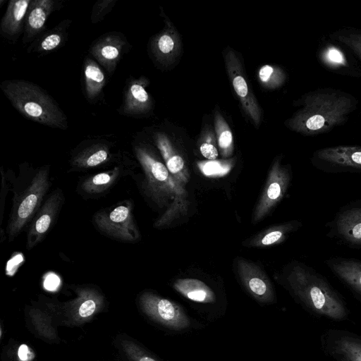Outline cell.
<instances>
[{"label": "cell", "instance_id": "cell-1", "mask_svg": "<svg viewBox=\"0 0 361 361\" xmlns=\"http://www.w3.org/2000/svg\"><path fill=\"white\" fill-rule=\"evenodd\" d=\"M296 104L300 108L288 126L303 135L315 136L344 125L357 109L358 100L347 92L325 87L305 93Z\"/></svg>", "mask_w": 361, "mask_h": 361}, {"label": "cell", "instance_id": "cell-2", "mask_svg": "<svg viewBox=\"0 0 361 361\" xmlns=\"http://www.w3.org/2000/svg\"><path fill=\"white\" fill-rule=\"evenodd\" d=\"M293 295L310 310L340 320L347 315L345 306L326 279L304 264L294 265L287 276Z\"/></svg>", "mask_w": 361, "mask_h": 361}, {"label": "cell", "instance_id": "cell-3", "mask_svg": "<svg viewBox=\"0 0 361 361\" xmlns=\"http://www.w3.org/2000/svg\"><path fill=\"white\" fill-rule=\"evenodd\" d=\"M1 89L13 106L27 119L50 128L66 130L67 117L41 87L25 80L3 81Z\"/></svg>", "mask_w": 361, "mask_h": 361}, {"label": "cell", "instance_id": "cell-4", "mask_svg": "<svg viewBox=\"0 0 361 361\" xmlns=\"http://www.w3.org/2000/svg\"><path fill=\"white\" fill-rule=\"evenodd\" d=\"M140 303L144 312L151 320L171 334H189L205 326L180 305L154 293L142 294Z\"/></svg>", "mask_w": 361, "mask_h": 361}, {"label": "cell", "instance_id": "cell-5", "mask_svg": "<svg viewBox=\"0 0 361 361\" xmlns=\"http://www.w3.org/2000/svg\"><path fill=\"white\" fill-rule=\"evenodd\" d=\"M173 288L204 321L214 322L225 316L226 304L206 283L196 279H181L173 283Z\"/></svg>", "mask_w": 361, "mask_h": 361}, {"label": "cell", "instance_id": "cell-6", "mask_svg": "<svg viewBox=\"0 0 361 361\" xmlns=\"http://www.w3.org/2000/svg\"><path fill=\"white\" fill-rule=\"evenodd\" d=\"M49 186V168L40 169L18 201L8 226L9 240H12L35 216Z\"/></svg>", "mask_w": 361, "mask_h": 361}, {"label": "cell", "instance_id": "cell-7", "mask_svg": "<svg viewBox=\"0 0 361 361\" xmlns=\"http://www.w3.org/2000/svg\"><path fill=\"white\" fill-rule=\"evenodd\" d=\"M312 166L329 173H360L361 146L337 145L315 150L310 159Z\"/></svg>", "mask_w": 361, "mask_h": 361}, {"label": "cell", "instance_id": "cell-8", "mask_svg": "<svg viewBox=\"0 0 361 361\" xmlns=\"http://www.w3.org/2000/svg\"><path fill=\"white\" fill-rule=\"evenodd\" d=\"M326 226L327 237L350 248H361V200L341 207Z\"/></svg>", "mask_w": 361, "mask_h": 361}, {"label": "cell", "instance_id": "cell-9", "mask_svg": "<svg viewBox=\"0 0 361 361\" xmlns=\"http://www.w3.org/2000/svg\"><path fill=\"white\" fill-rule=\"evenodd\" d=\"M94 221L100 231L111 238L126 242H133L139 238L130 202L99 212Z\"/></svg>", "mask_w": 361, "mask_h": 361}, {"label": "cell", "instance_id": "cell-10", "mask_svg": "<svg viewBox=\"0 0 361 361\" xmlns=\"http://www.w3.org/2000/svg\"><path fill=\"white\" fill-rule=\"evenodd\" d=\"M133 149L145 173L147 190L154 195L165 192L166 188L170 186L167 167L154 156L146 145L136 142L133 145Z\"/></svg>", "mask_w": 361, "mask_h": 361}, {"label": "cell", "instance_id": "cell-11", "mask_svg": "<svg viewBox=\"0 0 361 361\" xmlns=\"http://www.w3.org/2000/svg\"><path fill=\"white\" fill-rule=\"evenodd\" d=\"M128 43L123 35L111 32L97 39L92 44L89 52L109 75H112Z\"/></svg>", "mask_w": 361, "mask_h": 361}, {"label": "cell", "instance_id": "cell-12", "mask_svg": "<svg viewBox=\"0 0 361 361\" xmlns=\"http://www.w3.org/2000/svg\"><path fill=\"white\" fill-rule=\"evenodd\" d=\"M63 200L62 192L55 190L35 215L27 232V250L36 246L44 238L56 219Z\"/></svg>", "mask_w": 361, "mask_h": 361}, {"label": "cell", "instance_id": "cell-13", "mask_svg": "<svg viewBox=\"0 0 361 361\" xmlns=\"http://www.w3.org/2000/svg\"><path fill=\"white\" fill-rule=\"evenodd\" d=\"M145 77L130 80L124 90L123 99L118 110L120 114L137 116L147 114L152 107V99L145 87Z\"/></svg>", "mask_w": 361, "mask_h": 361}, {"label": "cell", "instance_id": "cell-14", "mask_svg": "<svg viewBox=\"0 0 361 361\" xmlns=\"http://www.w3.org/2000/svg\"><path fill=\"white\" fill-rule=\"evenodd\" d=\"M339 45L327 42L320 46L317 53L320 63L338 74L361 77L360 68Z\"/></svg>", "mask_w": 361, "mask_h": 361}, {"label": "cell", "instance_id": "cell-15", "mask_svg": "<svg viewBox=\"0 0 361 361\" xmlns=\"http://www.w3.org/2000/svg\"><path fill=\"white\" fill-rule=\"evenodd\" d=\"M61 6L55 0H32L29 7L23 29V42L32 41L45 28L49 16Z\"/></svg>", "mask_w": 361, "mask_h": 361}, {"label": "cell", "instance_id": "cell-16", "mask_svg": "<svg viewBox=\"0 0 361 361\" xmlns=\"http://www.w3.org/2000/svg\"><path fill=\"white\" fill-rule=\"evenodd\" d=\"M32 0H11L0 22L1 35L16 39L24 29L27 13Z\"/></svg>", "mask_w": 361, "mask_h": 361}, {"label": "cell", "instance_id": "cell-17", "mask_svg": "<svg viewBox=\"0 0 361 361\" xmlns=\"http://www.w3.org/2000/svg\"><path fill=\"white\" fill-rule=\"evenodd\" d=\"M325 264L339 280L361 295V260L333 257L326 260Z\"/></svg>", "mask_w": 361, "mask_h": 361}, {"label": "cell", "instance_id": "cell-18", "mask_svg": "<svg viewBox=\"0 0 361 361\" xmlns=\"http://www.w3.org/2000/svg\"><path fill=\"white\" fill-rule=\"evenodd\" d=\"M237 62L233 56L227 62L233 87L240 98L245 111L252 118L253 121L258 124L260 120L259 106L249 89L245 78L238 68Z\"/></svg>", "mask_w": 361, "mask_h": 361}, {"label": "cell", "instance_id": "cell-19", "mask_svg": "<svg viewBox=\"0 0 361 361\" xmlns=\"http://www.w3.org/2000/svg\"><path fill=\"white\" fill-rule=\"evenodd\" d=\"M111 158V147L99 141L81 149L71 159V164L78 169H89L106 163Z\"/></svg>", "mask_w": 361, "mask_h": 361}, {"label": "cell", "instance_id": "cell-20", "mask_svg": "<svg viewBox=\"0 0 361 361\" xmlns=\"http://www.w3.org/2000/svg\"><path fill=\"white\" fill-rule=\"evenodd\" d=\"M71 23V20H64L58 25L35 40L27 49L39 54H46L61 47L66 40L67 30Z\"/></svg>", "mask_w": 361, "mask_h": 361}, {"label": "cell", "instance_id": "cell-21", "mask_svg": "<svg viewBox=\"0 0 361 361\" xmlns=\"http://www.w3.org/2000/svg\"><path fill=\"white\" fill-rule=\"evenodd\" d=\"M84 90L89 101L96 99L102 94L106 83V78L99 63L87 57L84 61Z\"/></svg>", "mask_w": 361, "mask_h": 361}, {"label": "cell", "instance_id": "cell-22", "mask_svg": "<svg viewBox=\"0 0 361 361\" xmlns=\"http://www.w3.org/2000/svg\"><path fill=\"white\" fill-rule=\"evenodd\" d=\"M119 174V168L115 167L108 171L93 175L83 181L81 185L82 190L90 195L103 192L114 183Z\"/></svg>", "mask_w": 361, "mask_h": 361}, {"label": "cell", "instance_id": "cell-23", "mask_svg": "<svg viewBox=\"0 0 361 361\" xmlns=\"http://www.w3.org/2000/svg\"><path fill=\"white\" fill-rule=\"evenodd\" d=\"M331 40L346 48L361 61V30L354 27H342L330 33Z\"/></svg>", "mask_w": 361, "mask_h": 361}, {"label": "cell", "instance_id": "cell-24", "mask_svg": "<svg viewBox=\"0 0 361 361\" xmlns=\"http://www.w3.org/2000/svg\"><path fill=\"white\" fill-rule=\"evenodd\" d=\"M154 141L166 161L169 171L171 174L180 173L185 166V161L180 155L175 154L168 138L163 133H157Z\"/></svg>", "mask_w": 361, "mask_h": 361}, {"label": "cell", "instance_id": "cell-25", "mask_svg": "<svg viewBox=\"0 0 361 361\" xmlns=\"http://www.w3.org/2000/svg\"><path fill=\"white\" fill-rule=\"evenodd\" d=\"M336 351L345 361H361V341L343 336L337 341Z\"/></svg>", "mask_w": 361, "mask_h": 361}, {"label": "cell", "instance_id": "cell-26", "mask_svg": "<svg viewBox=\"0 0 361 361\" xmlns=\"http://www.w3.org/2000/svg\"><path fill=\"white\" fill-rule=\"evenodd\" d=\"M175 39L168 31L158 35L152 44V50L158 60L170 56L175 49Z\"/></svg>", "mask_w": 361, "mask_h": 361}, {"label": "cell", "instance_id": "cell-27", "mask_svg": "<svg viewBox=\"0 0 361 361\" xmlns=\"http://www.w3.org/2000/svg\"><path fill=\"white\" fill-rule=\"evenodd\" d=\"M117 0H99L92 7L90 21L97 24L102 20L105 16L113 9Z\"/></svg>", "mask_w": 361, "mask_h": 361}, {"label": "cell", "instance_id": "cell-28", "mask_svg": "<svg viewBox=\"0 0 361 361\" xmlns=\"http://www.w3.org/2000/svg\"><path fill=\"white\" fill-rule=\"evenodd\" d=\"M259 77L264 83L271 82L272 86H278L285 80L284 73L279 69H275L269 65L263 66L259 71Z\"/></svg>", "mask_w": 361, "mask_h": 361}, {"label": "cell", "instance_id": "cell-29", "mask_svg": "<svg viewBox=\"0 0 361 361\" xmlns=\"http://www.w3.org/2000/svg\"><path fill=\"white\" fill-rule=\"evenodd\" d=\"M200 150L203 157L209 160H214L218 157V150L212 143L203 142L200 147Z\"/></svg>", "mask_w": 361, "mask_h": 361}, {"label": "cell", "instance_id": "cell-30", "mask_svg": "<svg viewBox=\"0 0 361 361\" xmlns=\"http://www.w3.org/2000/svg\"><path fill=\"white\" fill-rule=\"evenodd\" d=\"M233 135L229 128L221 130L218 137V143L221 149H228L232 144Z\"/></svg>", "mask_w": 361, "mask_h": 361}, {"label": "cell", "instance_id": "cell-31", "mask_svg": "<svg viewBox=\"0 0 361 361\" xmlns=\"http://www.w3.org/2000/svg\"><path fill=\"white\" fill-rule=\"evenodd\" d=\"M96 309V303L92 299L84 301L79 307L78 313L82 317L91 316Z\"/></svg>", "mask_w": 361, "mask_h": 361}, {"label": "cell", "instance_id": "cell-32", "mask_svg": "<svg viewBox=\"0 0 361 361\" xmlns=\"http://www.w3.org/2000/svg\"><path fill=\"white\" fill-rule=\"evenodd\" d=\"M202 171L205 175L213 176L221 173L223 169L219 163L213 161L205 164L202 167Z\"/></svg>", "mask_w": 361, "mask_h": 361}, {"label": "cell", "instance_id": "cell-33", "mask_svg": "<svg viewBox=\"0 0 361 361\" xmlns=\"http://www.w3.org/2000/svg\"><path fill=\"white\" fill-rule=\"evenodd\" d=\"M18 355L20 361H31L35 357V353L25 344L20 345Z\"/></svg>", "mask_w": 361, "mask_h": 361}, {"label": "cell", "instance_id": "cell-34", "mask_svg": "<svg viewBox=\"0 0 361 361\" xmlns=\"http://www.w3.org/2000/svg\"><path fill=\"white\" fill-rule=\"evenodd\" d=\"M283 236V232L281 231H274L267 233L262 240V243L264 245H269L279 240Z\"/></svg>", "mask_w": 361, "mask_h": 361}, {"label": "cell", "instance_id": "cell-35", "mask_svg": "<svg viewBox=\"0 0 361 361\" xmlns=\"http://www.w3.org/2000/svg\"><path fill=\"white\" fill-rule=\"evenodd\" d=\"M59 284V279L54 274L49 275L44 281V288L49 290H54Z\"/></svg>", "mask_w": 361, "mask_h": 361}]
</instances>
